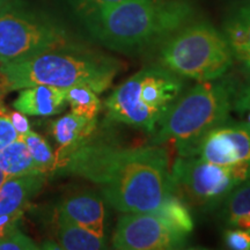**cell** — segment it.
I'll list each match as a JSON object with an SVG mask.
<instances>
[{"mask_svg":"<svg viewBox=\"0 0 250 250\" xmlns=\"http://www.w3.org/2000/svg\"><path fill=\"white\" fill-rule=\"evenodd\" d=\"M8 5V0H0V11H2L5 7H7Z\"/></svg>","mask_w":250,"mask_h":250,"instance_id":"f546056e","label":"cell"},{"mask_svg":"<svg viewBox=\"0 0 250 250\" xmlns=\"http://www.w3.org/2000/svg\"><path fill=\"white\" fill-rule=\"evenodd\" d=\"M224 241L229 249L250 250V228H227Z\"/></svg>","mask_w":250,"mask_h":250,"instance_id":"603a6c76","label":"cell"},{"mask_svg":"<svg viewBox=\"0 0 250 250\" xmlns=\"http://www.w3.org/2000/svg\"><path fill=\"white\" fill-rule=\"evenodd\" d=\"M0 169L6 179L23 175H46L35 164L22 138L15 140L0 151Z\"/></svg>","mask_w":250,"mask_h":250,"instance_id":"ac0fdd59","label":"cell"},{"mask_svg":"<svg viewBox=\"0 0 250 250\" xmlns=\"http://www.w3.org/2000/svg\"><path fill=\"white\" fill-rule=\"evenodd\" d=\"M250 179V164L221 166L198 156H179L171 168L174 193L205 212L218 210L226 197Z\"/></svg>","mask_w":250,"mask_h":250,"instance_id":"8992f818","label":"cell"},{"mask_svg":"<svg viewBox=\"0 0 250 250\" xmlns=\"http://www.w3.org/2000/svg\"><path fill=\"white\" fill-rule=\"evenodd\" d=\"M20 138L21 136L17 132L8 118L0 115V151Z\"/></svg>","mask_w":250,"mask_h":250,"instance_id":"cb8c5ba5","label":"cell"},{"mask_svg":"<svg viewBox=\"0 0 250 250\" xmlns=\"http://www.w3.org/2000/svg\"><path fill=\"white\" fill-rule=\"evenodd\" d=\"M40 247L20 229H15L8 236L0 239V250H36Z\"/></svg>","mask_w":250,"mask_h":250,"instance_id":"7402d4cb","label":"cell"},{"mask_svg":"<svg viewBox=\"0 0 250 250\" xmlns=\"http://www.w3.org/2000/svg\"><path fill=\"white\" fill-rule=\"evenodd\" d=\"M227 228H250V179L240 183L218 208Z\"/></svg>","mask_w":250,"mask_h":250,"instance_id":"e0dca14e","label":"cell"},{"mask_svg":"<svg viewBox=\"0 0 250 250\" xmlns=\"http://www.w3.org/2000/svg\"><path fill=\"white\" fill-rule=\"evenodd\" d=\"M152 212L177 232L189 235L193 229V220L190 210L176 193H170L160 206Z\"/></svg>","mask_w":250,"mask_h":250,"instance_id":"d6986e66","label":"cell"},{"mask_svg":"<svg viewBox=\"0 0 250 250\" xmlns=\"http://www.w3.org/2000/svg\"><path fill=\"white\" fill-rule=\"evenodd\" d=\"M236 61L241 62L243 65V68H245L246 71L250 72V50L245 52V54H242L241 56H239V57L236 58Z\"/></svg>","mask_w":250,"mask_h":250,"instance_id":"f1b7e54d","label":"cell"},{"mask_svg":"<svg viewBox=\"0 0 250 250\" xmlns=\"http://www.w3.org/2000/svg\"><path fill=\"white\" fill-rule=\"evenodd\" d=\"M237 90L235 80L223 77L192 87L159 121L153 145L173 143L180 156H191L206 133L229 120Z\"/></svg>","mask_w":250,"mask_h":250,"instance_id":"277c9868","label":"cell"},{"mask_svg":"<svg viewBox=\"0 0 250 250\" xmlns=\"http://www.w3.org/2000/svg\"><path fill=\"white\" fill-rule=\"evenodd\" d=\"M89 33L122 54L155 49L196 19L191 0H124L83 12Z\"/></svg>","mask_w":250,"mask_h":250,"instance_id":"7a4b0ae2","label":"cell"},{"mask_svg":"<svg viewBox=\"0 0 250 250\" xmlns=\"http://www.w3.org/2000/svg\"><path fill=\"white\" fill-rule=\"evenodd\" d=\"M7 118L11 122L12 125L14 126V129L17 130V132L20 134L21 137L28 133L30 131V123L28 121L27 116L20 111H13L11 114L7 115Z\"/></svg>","mask_w":250,"mask_h":250,"instance_id":"4316f807","label":"cell"},{"mask_svg":"<svg viewBox=\"0 0 250 250\" xmlns=\"http://www.w3.org/2000/svg\"><path fill=\"white\" fill-rule=\"evenodd\" d=\"M55 171L95 183L122 213L154 211L174 193L169 158L160 145L122 148L88 139L56 162Z\"/></svg>","mask_w":250,"mask_h":250,"instance_id":"6da1fadb","label":"cell"},{"mask_svg":"<svg viewBox=\"0 0 250 250\" xmlns=\"http://www.w3.org/2000/svg\"><path fill=\"white\" fill-rule=\"evenodd\" d=\"M223 34L234 59L250 50V0L240 2L228 12L223 23Z\"/></svg>","mask_w":250,"mask_h":250,"instance_id":"9a60e30c","label":"cell"},{"mask_svg":"<svg viewBox=\"0 0 250 250\" xmlns=\"http://www.w3.org/2000/svg\"><path fill=\"white\" fill-rule=\"evenodd\" d=\"M234 109L241 115L250 110V81L237 90L234 101Z\"/></svg>","mask_w":250,"mask_h":250,"instance_id":"484cf974","label":"cell"},{"mask_svg":"<svg viewBox=\"0 0 250 250\" xmlns=\"http://www.w3.org/2000/svg\"><path fill=\"white\" fill-rule=\"evenodd\" d=\"M65 100L72 112L90 120L98 117L102 109V102L98 93L86 86H73L66 88Z\"/></svg>","mask_w":250,"mask_h":250,"instance_id":"ffe728a7","label":"cell"},{"mask_svg":"<svg viewBox=\"0 0 250 250\" xmlns=\"http://www.w3.org/2000/svg\"><path fill=\"white\" fill-rule=\"evenodd\" d=\"M121 1H124V0H74L78 8H79L83 13V12L90 11V9L102 7V6L117 4V2Z\"/></svg>","mask_w":250,"mask_h":250,"instance_id":"83f0119b","label":"cell"},{"mask_svg":"<svg viewBox=\"0 0 250 250\" xmlns=\"http://www.w3.org/2000/svg\"><path fill=\"white\" fill-rule=\"evenodd\" d=\"M155 49L156 64L181 78L198 83L224 77L234 62L223 31L196 19L168 36Z\"/></svg>","mask_w":250,"mask_h":250,"instance_id":"5b68a950","label":"cell"},{"mask_svg":"<svg viewBox=\"0 0 250 250\" xmlns=\"http://www.w3.org/2000/svg\"><path fill=\"white\" fill-rule=\"evenodd\" d=\"M192 155L221 166L250 164V124L228 120L206 133Z\"/></svg>","mask_w":250,"mask_h":250,"instance_id":"9c48e42d","label":"cell"},{"mask_svg":"<svg viewBox=\"0 0 250 250\" xmlns=\"http://www.w3.org/2000/svg\"><path fill=\"white\" fill-rule=\"evenodd\" d=\"M22 215L23 211L0 215V239H4L15 229H18L19 221L21 220Z\"/></svg>","mask_w":250,"mask_h":250,"instance_id":"d4e9b609","label":"cell"},{"mask_svg":"<svg viewBox=\"0 0 250 250\" xmlns=\"http://www.w3.org/2000/svg\"><path fill=\"white\" fill-rule=\"evenodd\" d=\"M65 89L37 85L21 89L13 107L26 116H52L65 109Z\"/></svg>","mask_w":250,"mask_h":250,"instance_id":"7c38bea8","label":"cell"},{"mask_svg":"<svg viewBox=\"0 0 250 250\" xmlns=\"http://www.w3.org/2000/svg\"><path fill=\"white\" fill-rule=\"evenodd\" d=\"M243 115H246V117H247V122H248V123L250 124V110H248L247 112H245V114Z\"/></svg>","mask_w":250,"mask_h":250,"instance_id":"1f68e13d","label":"cell"},{"mask_svg":"<svg viewBox=\"0 0 250 250\" xmlns=\"http://www.w3.org/2000/svg\"><path fill=\"white\" fill-rule=\"evenodd\" d=\"M186 234L177 232L153 212L124 213L112 236V248L120 250H173L187 245Z\"/></svg>","mask_w":250,"mask_h":250,"instance_id":"ba28073f","label":"cell"},{"mask_svg":"<svg viewBox=\"0 0 250 250\" xmlns=\"http://www.w3.org/2000/svg\"><path fill=\"white\" fill-rule=\"evenodd\" d=\"M56 226L61 249L100 250L107 248V237L96 235L59 213H56Z\"/></svg>","mask_w":250,"mask_h":250,"instance_id":"2e32d148","label":"cell"},{"mask_svg":"<svg viewBox=\"0 0 250 250\" xmlns=\"http://www.w3.org/2000/svg\"><path fill=\"white\" fill-rule=\"evenodd\" d=\"M26 144V146L29 149L31 156H33L35 164L41 168L43 173L46 174L49 171L55 170L56 166V156L52 152L51 147L48 142L43 138L42 136L33 131L24 134L21 137Z\"/></svg>","mask_w":250,"mask_h":250,"instance_id":"44dd1931","label":"cell"},{"mask_svg":"<svg viewBox=\"0 0 250 250\" xmlns=\"http://www.w3.org/2000/svg\"><path fill=\"white\" fill-rule=\"evenodd\" d=\"M96 118L90 120L72 111L52 122L51 132L58 144V149L55 154L56 162L90 139L96 129Z\"/></svg>","mask_w":250,"mask_h":250,"instance_id":"4fadbf2b","label":"cell"},{"mask_svg":"<svg viewBox=\"0 0 250 250\" xmlns=\"http://www.w3.org/2000/svg\"><path fill=\"white\" fill-rule=\"evenodd\" d=\"M65 44L66 34L57 24L9 5L0 11V65Z\"/></svg>","mask_w":250,"mask_h":250,"instance_id":"52a82bcc","label":"cell"},{"mask_svg":"<svg viewBox=\"0 0 250 250\" xmlns=\"http://www.w3.org/2000/svg\"><path fill=\"white\" fill-rule=\"evenodd\" d=\"M59 213L101 237H107V208L102 196L95 192H80L70 196L58 205Z\"/></svg>","mask_w":250,"mask_h":250,"instance_id":"8fae6325","label":"cell"},{"mask_svg":"<svg viewBox=\"0 0 250 250\" xmlns=\"http://www.w3.org/2000/svg\"><path fill=\"white\" fill-rule=\"evenodd\" d=\"M5 181H6V176H5V174L2 173L1 169H0V187L2 186V183H4Z\"/></svg>","mask_w":250,"mask_h":250,"instance_id":"4dcf8cb0","label":"cell"},{"mask_svg":"<svg viewBox=\"0 0 250 250\" xmlns=\"http://www.w3.org/2000/svg\"><path fill=\"white\" fill-rule=\"evenodd\" d=\"M45 175L34 174L11 177L0 187V215L24 211L31 199L42 189Z\"/></svg>","mask_w":250,"mask_h":250,"instance_id":"5bb4252c","label":"cell"},{"mask_svg":"<svg viewBox=\"0 0 250 250\" xmlns=\"http://www.w3.org/2000/svg\"><path fill=\"white\" fill-rule=\"evenodd\" d=\"M123 64L110 56L68 44L0 65L2 86L9 90L46 85L66 89L86 86L101 94L111 86Z\"/></svg>","mask_w":250,"mask_h":250,"instance_id":"3957f363","label":"cell"},{"mask_svg":"<svg viewBox=\"0 0 250 250\" xmlns=\"http://www.w3.org/2000/svg\"><path fill=\"white\" fill-rule=\"evenodd\" d=\"M140 102L162 117L183 89L182 78L161 66L149 65L133 74Z\"/></svg>","mask_w":250,"mask_h":250,"instance_id":"30bf717a","label":"cell"}]
</instances>
